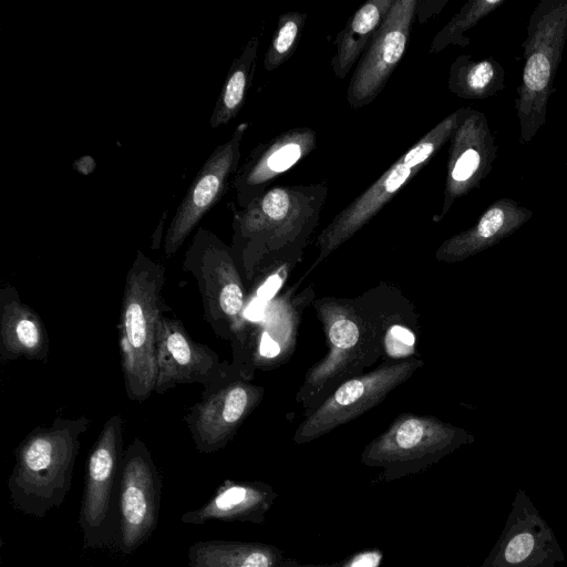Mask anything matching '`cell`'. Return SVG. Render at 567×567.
<instances>
[{
  "mask_svg": "<svg viewBox=\"0 0 567 567\" xmlns=\"http://www.w3.org/2000/svg\"><path fill=\"white\" fill-rule=\"evenodd\" d=\"M328 194L326 182L269 187L247 207L234 209L231 249L244 281L259 264L296 246H307Z\"/></svg>",
  "mask_w": 567,
  "mask_h": 567,
  "instance_id": "cell-1",
  "label": "cell"
},
{
  "mask_svg": "<svg viewBox=\"0 0 567 567\" xmlns=\"http://www.w3.org/2000/svg\"><path fill=\"white\" fill-rule=\"evenodd\" d=\"M394 1L369 0L364 2L337 34L333 41L336 54L330 64L338 79L343 80L358 63Z\"/></svg>",
  "mask_w": 567,
  "mask_h": 567,
  "instance_id": "cell-22",
  "label": "cell"
},
{
  "mask_svg": "<svg viewBox=\"0 0 567 567\" xmlns=\"http://www.w3.org/2000/svg\"><path fill=\"white\" fill-rule=\"evenodd\" d=\"M165 218H166V212L163 214L162 220L159 221V225L157 226L156 231L152 236V248L153 249H157L161 245L162 231H163V227L165 224Z\"/></svg>",
  "mask_w": 567,
  "mask_h": 567,
  "instance_id": "cell-31",
  "label": "cell"
},
{
  "mask_svg": "<svg viewBox=\"0 0 567 567\" xmlns=\"http://www.w3.org/2000/svg\"><path fill=\"white\" fill-rule=\"evenodd\" d=\"M248 123H240L231 136L217 146L189 185L165 235L164 251L173 256L200 219L225 195L229 181L239 168L240 144Z\"/></svg>",
  "mask_w": 567,
  "mask_h": 567,
  "instance_id": "cell-14",
  "label": "cell"
},
{
  "mask_svg": "<svg viewBox=\"0 0 567 567\" xmlns=\"http://www.w3.org/2000/svg\"><path fill=\"white\" fill-rule=\"evenodd\" d=\"M183 269L198 286L206 321L219 338L230 342L231 365L243 378L251 323L245 315L248 296L231 247L199 227L185 254Z\"/></svg>",
  "mask_w": 567,
  "mask_h": 567,
  "instance_id": "cell-5",
  "label": "cell"
},
{
  "mask_svg": "<svg viewBox=\"0 0 567 567\" xmlns=\"http://www.w3.org/2000/svg\"><path fill=\"white\" fill-rule=\"evenodd\" d=\"M162 478L146 444L135 437L125 449L120 488L117 549L134 553L155 532L161 508Z\"/></svg>",
  "mask_w": 567,
  "mask_h": 567,
  "instance_id": "cell-11",
  "label": "cell"
},
{
  "mask_svg": "<svg viewBox=\"0 0 567 567\" xmlns=\"http://www.w3.org/2000/svg\"><path fill=\"white\" fill-rule=\"evenodd\" d=\"M73 167L78 172H80V173H82L84 175H87L91 172H93V169L95 167V162H94L93 157H91V156H83V157L79 158L73 164Z\"/></svg>",
  "mask_w": 567,
  "mask_h": 567,
  "instance_id": "cell-30",
  "label": "cell"
},
{
  "mask_svg": "<svg viewBox=\"0 0 567 567\" xmlns=\"http://www.w3.org/2000/svg\"><path fill=\"white\" fill-rule=\"evenodd\" d=\"M259 38H251L233 61L212 112L209 124L217 128L237 116L252 83Z\"/></svg>",
  "mask_w": 567,
  "mask_h": 567,
  "instance_id": "cell-24",
  "label": "cell"
},
{
  "mask_svg": "<svg viewBox=\"0 0 567 567\" xmlns=\"http://www.w3.org/2000/svg\"><path fill=\"white\" fill-rule=\"evenodd\" d=\"M327 341V353L307 371L296 393L307 415L341 383L384 361L378 330L353 298L321 297L312 302Z\"/></svg>",
  "mask_w": 567,
  "mask_h": 567,
  "instance_id": "cell-3",
  "label": "cell"
},
{
  "mask_svg": "<svg viewBox=\"0 0 567 567\" xmlns=\"http://www.w3.org/2000/svg\"><path fill=\"white\" fill-rule=\"evenodd\" d=\"M380 559V554L374 550L361 553L344 563L333 565L301 564L296 560L285 558L280 567H378Z\"/></svg>",
  "mask_w": 567,
  "mask_h": 567,
  "instance_id": "cell-29",
  "label": "cell"
},
{
  "mask_svg": "<svg viewBox=\"0 0 567 567\" xmlns=\"http://www.w3.org/2000/svg\"><path fill=\"white\" fill-rule=\"evenodd\" d=\"M264 395V386L241 378L203 393L185 416L197 451L208 454L225 447Z\"/></svg>",
  "mask_w": 567,
  "mask_h": 567,
  "instance_id": "cell-15",
  "label": "cell"
},
{
  "mask_svg": "<svg viewBox=\"0 0 567 567\" xmlns=\"http://www.w3.org/2000/svg\"><path fill=\"white\" fill-rule=\"evenodd\" d=\"M124 453L123 420L115 414L103 425L85 463L79 513L85 549L118 546V504Z\"/></svg>",
  "mask_w": 567,
  "mask_h": 567,
  "instance_id": "cell-8",
  "label": "cell"
},
{
  "mask_svg": "<svg viewBox=\"0 0 567 567\" xmlns=\"http://www.w3.org/2000/svg\"><path fill=\"white\" fill-rule=\"evenodd\" d=\"M474 440L465 429L433 415L405 412L365 445L360 461L381 468L379 478L391 482L429 468Z\"/></svg>",
  "mask_w": 567,
  "mask_h": 567,
  "instance_id": "cell-6",
  "label": "cell"
},
{
  "mask_svg": "<svg viewBox=\"0 0 567 567\" xmlns=\"http://www.w3.org/2000/svg\"><path fill=\"white\" fill-rule=\"evenodd\" d=\"M417 0H395L357 63L347 89L352 109L371 104L404 56Z\"/></svg>",
  "mask_w": 567,
  "mask_h": 567,
  "instance_id": "cell-13",
  "label": "cell"
},
{
  "mask_svg": "<svg viewBox=\"0 0 567 567\" xmlns=\"http://www.w3.org/2000/svg\"><path fill=\"white\" fill-rule=\"evenodd\" d=\"M550 61L544 52L533 54L525 66L524 83L530 92L543 91L549 80Z\"/></svg>",
  "mask_w": 567,
  "mask_h": 567,
  "instance_id": "cell-28",
  "label": "cell"
},
{
  "mask_svg": "<svg viewBox=\"0 0 567 567\" xmlns=\"http://www.w3.org/2000/svg\"><path fill=\"white\" fill-rule=\"evenodd\" d=\"M355 300L379 332L384 350L383 362L415 357L420 337L419 315L398 287L380 282L357 296Z\"/></svg>",
  "mask_w": 567,
  "mask_h": 567,
  "instance_id": "cell-18",
  "label": "cell"
},
{
  "mask_svg": "<svg viewBox=\"0 0 567 567\" xmlns=\"http://www.w3.org/2000/svg\"><path fill=\"white\" fill-rule=\"evenodd\" d=\"M306 12L290 11L279 16L277 27L264 58L266 71H274L295 53L305 30Z\"/></svg>",
  "mask_w": 567,
  "mask_h": 567,
  "instance_id": "cell-26",
  "label": "cell"
},
{
  "mask_svg": "<svg viewBox=\"0 0 567 567\" xmlns=\"http://www.w3.org/2000/svg\"><path fill=\"white\" fill-rule=\"evenodd\" d=\"M499 1H476L466 3L434 37L430 53L441 52L450 44L465 45L463 32L471 28L493 6Z\"/></svg>",
  "mask_w": 567,
  "mask_h": 567,
  "instance_id": "cell-27",
  "label": "cell"
},
{
  "mask_svg": "<svg viewBox=\"0 0 567 567\" xmlns=\"http://www.w3.org/2000/svg\"><path fill=\"white\" fill-rule=\"evenodd\" d=\"M91 420L56 417L33 429L14 451L9 498L23 515L42 518L62 505L72 485L82 434Z\"/></svg>",
  "mask_w": 567,
  "mask_h": 567,
  "instance_id": "cell-2",
  "label": "cell"
},
{
  "mask_svg": "<svg viewBox=\"0 0 567 567\" xmlns=\"http://www.w3.org/2000/svg\"><path fill=\"white\" fill-rule=\"evenodd\" d=\"M164 284V266L137 250L125 277L118 321L121 365L132 401H144L154 392L157 329L167 310Z\"/></svg>",
  "mask_w": 567,
  "mask_h": 567,
  "instance_id": "cell-4",
  "label": "cell"
},
{
  "mask_svg": "<svg viewBox=\"0 0 567 567\" xmlns=\"http://www.w3.org/2000/svg\"><path fill=\"white\" fill-rule=\"evenodd\" d=\"M187 559L189 567H280L285 557L266 543L210 539L192 544Z\"/></svg>",
  "mask_w": 567,
  "mask_h": 567,
  "instance_id": "cell-21",
  "label": "cell"
},
{
  "mask_svg": "<svg viewBox=\"0 0 567 567\" xmlns=\"http://www.w3.org/2000/svg\"><path fill=\"white\" fill-rule=\"evenodd\" d=\"M453 133L454 138L447 166L444 202L440 215L434 217L435 221L441 220L454 199L466 190L481 166V154L471 144L473 121L467 120Z\"/></svg>",
  "mask_w": 567,
  "mask_h": 567,
  "instance_id": "cell-25",
  "label": "cell"
},
{
  "mask_svg": "<svg viewBox=\"0 0 567 567\" xmlns=\"http://www.w3.org/2000/svg\"><path fill=\"white\" fill-rule=\"evenodd\" d=\"M316 146L317 132L307 126L290 128L259 143L231 182L237 205L247 207L270 187L271 182L307 157Z\"/></svg>",
  "mask_w": 567,
  "mask_h": 567,
  "instance_id": "cell-17",
  "label": "cell"
},
{
  "mask_svg": "<svg viewBox=\"0 0 567 567\" xmlns=\"http://www.w3.org/2000/svg\"><path fill=\"white\" fill-rule=\"evenodd\" d=\"M458 118L456 112L437 123L330 220L317 237L318 255L306 275L361 230L426 166L452 135Z\"/></svg>",
  "mask_w": 567,
  "mask_h": 567,
  "instance_id": "cell-7",
  "label": "cell"
},
{
  "mask_svg": "<svg viewBox=\"0 0 567 567\" xmlns=\"http://www.w3.org/2000/svg\"><path fill=\"white\" fill-rule=\"evenodd\" d=\"M276 498L272 486L262 481L225 480L204 505L185 512L181 520L187 525L209 522L261 525Z\"/></svg>",
  "mask_w": 567,
  "mask_h": 567,
  "instance_id": "cell-19",
  "label": "cell"
},
{
  "mask_svg": "<svg viewBox=\"0 0 567 567\" xmlns=\"http://www.w3.org/2000/svg\"><path fill=\"white\" fill-rule=\"evenodd\" d=\"M296 287L266 303L259 322L250 324L245 359V378L255 369H271L285 363L296 348L301 315L315 300L311 286L296 292Z\"/></svg>",
  "mask_w": 567,
  "mask_h": 567,
  "instance_id": "cell-16",
  "label": "cell"
},
{
  "mask_svg": "<svg viewBox=\"0 0 567 567\" xmlns=\"http://www.w3.org/2000/svg\"><path fill=\"white\" fill-rule=\"evenodd\" d=\"M522 220L519 215L494 206L483 214L475 226L444 240L435 251V259L443 262L462 261L507 236Z\"/></svg>",
  "mask_w": 567,
  "mask_h": 567,
  "instance_id": "cell-23",
  "label": "cell"
},
{
  "mask_svg": "<svg viewBox=\"0 0 567 567\" xmlns=\"http://www.w3.org/2000/svg\"><path fill=\"white\" fill-rule=\"evenodd\" d=\"M423 367L417 357L385 361L365 373L341 383L313 411L305 415L292 441L306 444L349 423L380 404L393 390Z\"/></svg>",
  "mask_w": 567,
  "mask_h": 567,
  "instance_id": "cell-9",
  "label": "cell"
},
{
  "mask_svg": "<svg viewBox=\"0 0 567 567\" xmlns=\"http://www.w3.org/2000/svg\"><path fill=\"white\" fill-rule=\"evenodd\" d=\"M236 378L240 375L231 363L220 361L213 349L195 341L178 319L162 317L156 338L154 392L163 394L178 384L200 383L203 393H207Z\"/></svg>",
  "mask_w": 567,
  "mask_h": 567,
  "instance_id": "cell-10",
  "label": "cell"
},
{
  "mask_svg": "<svg viewBox=\"0 0 567 567\" xmlns=\"http://www.w3.org/2000/svg\"><path fill=\"white\" fill-rule=\"evenodd\" d=\"M49 354L47 329L39 315L24 303L18 290L0 288V359L9 362L24 358L45 361Z\"/></svg>",
  "mask_w": 567,
  "mask_h": 567,
  "instance_id": "cell-20",
  "label": "cell"
},
{
  "mask_svg": "<svg viewBox=\"0 0 567 567\" xmlns=\"http://www.w3.org/2000/svg\"><path fill=\"white\" fill-rule=\"evenodd\" d=\"M565 560L553 528L526 491L518 489L504 528L480 567H557Z\"/></svg>",
  "mask_w": 567,
  "mask_h": 567,
  "instance_id": "cell-12",
  "label": "cell"
}]
</instances>
